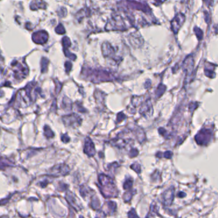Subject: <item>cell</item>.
Listing matches in <instances>:
<instances>
[{
	"label": "cell",
	"mask_w": 218,
	"mask_h": 218,
	"mask_svg": "<svg viewBox=\"0 0 218 218\" xmlns=\"http://www.w3.org/2000/svg\"><path fill=\"white\" fill-rule=\"evenodd\" d=\"M99 189L104 198H115L118 197V191L117 186L111 177L101 174L99 177Z\"/></svg>",
	"instance_id": "cell-1"
},
{
	"label": "cell",
	"mask_w": 218,
	"mask_h": 218,
	"mask_svg": "<svg viewBox=\"0 0 218 218\" xmlns=\"http://www.w3.org/2000/svg\"><path fill=\"white\" fill-rule=\"evenodd\" d=\"M212 134L208 130H202L195 137L197 143L199 145H207L211 139Z\"/></svg>",
	"instance_id": "cell-2"
},
{
	"label": "cell",
	"mask_w": 218,
	"mask_h": 218,
	"mask_svg": "<svg viewBox=\"0 0 218 218\" xmlns=\"http://www.w3.org/2000/svg\"><path fill=\"white\" fill-rule=\"evenodd\" d=\"M69 172V168L65 164H60L51 168V174L53 176L66 175Z\"/></svg>",
	"instance_id": "cell-3"
},
{
	"label": "cell",
	"mask_w": 218,
	"mask_h": 218,
	"mask_svg": "<svg viewBox=\"0 0 218 218\" xmlns=\"http://www.w3.org/2000/svg\"><path fill=\"white\" fill-rule=\"evenodd\" d=\"M175 189L174 187H171L168 190L162 194L163 203L164 205L170 206L171 205L174 199Z\"/></svg>",
	"instance_id": "cell-4"
},
{
	"label": "cell",
	"mask_w": 218,
	"mask_h": 218,
	"mask_svg": "<svg viewBox=\"0 0 218 218\" xmlns=\"http://www.w3.org/2000/svg\"><path fill=\"white\" fill-rule=\"evenodd\" d=\"M66 199L69 204L76 210H79L81 209V205L79 204V203L78 201V199L75 195L72 193L71 191L67 192L66 194Z\"/></svg>",
	"instance_id": "cell-5"
},
{
	"label": "cell",
	"mask_w": 218,
	"mask_h": 218,
	"mask_svg": "<svg viewBox=\"0 0 218 218\" xmlns=\"http://www.w3.org/2000/svg\"><path fill=\"white\" fill-rule=\"evenodd\" d=\"M84 152L88 156L92 157L95 154V148L93 142L90 138H86L85 141Z\"/></svg>",
	"instance_id": "cell-6"
},
{
	"label": "cell",
	"mask_w": 218,
	"mask_h": 218,
	"mask_svg": "<svg viewBox=\"0 0 218 218\" xmlns=\"http://www.w3.org/2000/svg\"><path fill=\"white\" fill-rule=\"evenodd\" d=\"M33 40L37 44H44L48 40V33L45 32H36L33 35Z\"/></svg>",
	"instance_id": "cell-7"
},
{
	"label": "cell",
	"mask_w": 218,
	"mask_h": 218,
	"mask_svg": "<svg viewBox=\"0 0 218 218\" xmlns=\"http://www.w3.org/2000/svg\"><path fill=\"white\" fill-rule=\"evenodd\" d=\"M104 207H106L108 211L106 213L108 214H113L115 212L117 209V204L114 201H108L106 204H105L104 205Z\"/></svg>",
	"instance_id": "cell-8"
},
{
	"label": "cell",
	"mask_w": 218,
	"mask_h": 218,
	"mask_svg": "<svg viewBox=\"0 0 218 218\" xmlns=\"http://www.w3.org/2000/svg\"><path fill=\"white\" fill-rule=\"evenodd\" d=\"M90 205H91V207L94 209V210H97V209H99L100 206H101V204H100V201L99 200V199L97 198V197H93L92 198V200H91V204H90Z\"/></svg>",
	"instance_id": "cell-9"
},
{
	"label": "cell",
	"mask_w": 218,
	"mask_h": 218,
	"mask_svg": "<svg viewBox=\"0 0 218 218\" xmlns=\"http://www.w3.org/2000/svg\"><path fill=\"white\" fill-rule=\"evenodd\" d=\"M135 193H136V192H135V191H129L126 192L124 194L123 199L124 200V201L125 202H129L131 200L132 197L135 194Z\"/></svg>",
	"instance_id": "cell-10"
},
{
	"label": "cell",
	"mask_w": 218,
	"mask_h": 218,
	"mask_svg": "<svg viewBox=\"0 0 218 218\" xmlns=\"http://www.w3.org/2000/svg\"><path fill=\"white\" fill-rule=\"evenodd\" d=\"M132 180L131 178H128L125 180V182L124 184V189L125 190H128L131 189L132 186Z\"/></svg>",
	"instance_id": "cell-11"
},
{
	"label": "cell",
	"mask_w": 218,
	"mask_h": 218,
	"mask_svg": "<svg viewBox=\"0 0 218 218\" xmlns=\"http://www.w3.org/2000/svg\"><path fill=\"white\" fill-rule=\"evenodd\" d=\"M44 130H45V135L48 137V138H51L53 136V132H52V131L49 129V127H45V128H44Z\"/></svg>",
	"instance_id": "cell-12"
},
{
	"label": "cell",
	"mask_w": 218,
	"mask_h": 218,
	"mask_svg": "<svg viewBox=\"0 0 218 218\" xmlns=\"http://www.w3.org/2000/svg\"><path fill=\"white\" fill-rule=\"evenodd\" d=\"M131 168H132L133 170H134L138 174H140L141 172V166L138 163H134L133 164H132L131 166Z\"/></svg>",
	"instance_id": "cell-13"
},
{
	"label": "cell",
	"mask_w": 218,
	"mask_h": 218,
	"mask_svg": "<svg viewBox=\"0 0 218 218\" xmlns=\"http://www.w3.org/2000/svg\"><path fill=\"white\" fill-rule=\"evenodd\" d=\"M127 215H128L129 218H139V217L138 216L136 211H135V210L134 208H132L128 212V214Z\"/></svg>",
	"instance_id": "cell-14"
},
{
	"label": "cell",
	"mask_w": 218,
	"mask_h": 218,
	"mask_svg": "<svg viewBox=\"0 0 218 218\" xmlns=\"http://www.w3.org/2000/svg\"><path fill=\"white\" fill-rule=\"evenodd\" d=\"M56 32L59 34H62L65 33V29L62 25H59L56 28Z\"/></svg>",
	"instance_id": "cell-15"
},
{
	"label": "cell",
	"mask_w": 218,
	"mask_h": 218,
	"mask_svg": "<svg viewBox=\"0 0 218 218\" xmlns=\"http://www.w3.org/2000/svg\"><path fill=\"white\" fill-rule=\"evenodd\" d=\"M138 154V150L137 149H132L131 150V152L129 154V156L131 157H136L137 155Z\"/></svg>",
	"instance_id": "cell-16"
},
{
	"label": "cell",
	"mask_w": 218,
	"mask_h": 218,
	"mask_svg": "<svg viewBox=\"0 0 218 218\" xmlns=\"http://www.w3.org/2000/svg\"><path fill=\"white\" fill-rule=\"evenodd\" d=\"M173 155V153L171 151H167L164 153V157L166 159H171Z\"/></svg>",
	"instance_id": "cell-17"
},
{
	"label": "cell",
	"mask_w": 218,
	"mask_h": 218,
	"mask_svg": "<svg viewBox=\"0 0 218 218\" xmlns=\"http://www.w3.org/2000/svg\"><path fill=\"white\" fill-rule=\"evenodd\" d=\"M62 140L63 142H68L69 141V138L67 136V135H63V136L62 137Z\"/></svg>",
	"instance_id": "cell-18"
},
{
	"label": "cell",
	"mask_w": 218,
	"mask_h": 218,
	"mask_svg": "<svg viewBox=\"0 0 218 218\" xmlns=\"http://www.w3.org/2000/svg\"><path fill=\"white\" fill-rule=\"evenodd\" d=\"M177 196L179 198H183V197H185L186 196V194L184 192H179L177 194Z\"/></svg>",
	"instance_id": "cell-19"
},
{
	"label": "cell",
	"mask_w": 218,
	"mask_h": 218,
	"mask_svg": "<svg viewBox=\"0 0 218 218\" xmlns=\"http://www.w3.org/2000/svg\"><path fill=\"white\" fill-rule=\"evenodd\" d=\"M79 218H84V217H82V216H80V217H79Z\"/></svg>",
	"instance_id": "cell-20"
}]
</instances>
